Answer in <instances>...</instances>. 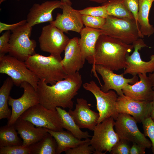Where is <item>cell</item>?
<instances>
[{"instance_id":"1","label":"cell","mask_w":154,"mask_h":154,"mask_svg":"<svg viewBox=\"0 0 154 154\" xmlns=\"http://www.w3.org/2000/svg\"><path fill=\"white\" fill-rule=\"evenodd\" d=\"M82 83L79 72L68 75L64 79L50 86L44 80H39L37 90L39 103L50 110H56V107L72 109V99L78 94Z\"/></svg>"},{"instance_id":"2","label":"cell","mask_w":154,"mask_h":154,"mask_svg":"<svg viewBox=\"0 0 154 154\" xmlns=\"http://www.w3.org/2000/svg\"><path fill=\"white\" fill-rule=\"evenodd\" d=\"M133 48V44L101 35L96 42L94 54L88 62L93 66L100 65L111 70L118 71L125 68L126 56Z\"/></svg>"},{"instance_id":"3","label":"cell","mask_w":154,"mask_h":154,"mask_svg":"<svg viewBox=\"0 0 154 154\" xmlns=\"http://www.w3.org/2000/svg\"><path fill=\"white\" fill-rule=\"evenodd\" d=\"M60 55L45 56L36 53L25 62L27 68L39 80L53 85L66 78L67 75L62 67Z\"/></svg>"},{"instance_id":"4","label":"cell","mask_w":154,"mask_h":154,"mask_svg":"<svg viewBox=\"0 0 154 154\" xmlns=\"http://www.w3.org/2000/svg\"><path fill=\"white\" fill-rule=\"evenodd\" d=\"M102 35L118 39L128 44L144 37L134 19L120 18L108 16L100 29Z\"/></svg>"},{"instance_id":"5","label":"cell","mask_w":154,"mask_h":154,"mask_svg":"<svg viewBox=\"0 0 154 154\" xmlns=\"http://www.w3.org/2000/svg\"><path fill=\"white\" fill-rule=\"evenodd\" d=\"M32 29V27L27 22L11 31L9 55L25 62L36 53V42L30 38Z\"/></svg>"},{"instance_id":"6","label":"cell","mask_w":154,"mask_h":154,"mask_svg":"<svg viewBox=\"0 0 154 154\" xmlns=\"http://www.w3.org/2000/svg\"><path fill=\"white\" fill-rule=\"evenodd\" d=\"M0 73L8 75L14 85L20 86L26 82L37 91L39 79L29 70L24 62L9 54L0 56Z\"/></svg>"},{"instance_id":"7","label":"cell","mask_w":154,"mask_h":154,"mask_svg":"<svg viewBox=\"0 0 154 154\" xmlns=\"http://www.w3.org/2000/svg\"><path fill=\"white\" fill-rule=\"evenodd\" d=\"M83 86L85 90L91 92L96 99V109L99 115L98 124L110 117L116 120L119 114L117 109V93L112 90L103 92L93 80L84 83Z\"/></svg>"},{"instance_id":"8","label":"cell","mask_w":154,"mask_h":154,"mask_svg":"<svg viewBox=\"0 0 154 154\" xmlns=\"http://www.w3.org/2000/svg\"><path fill=\"white\" fill-rule=\"evenodd\" d=\"M112 117L104 120L97 124L90 141V145L94 149V154H102L105 152L110 153L112 148L120 138L114 127L115 121Z\"/></svg>"},{"instance_id":"9","label":"cell","mask_w":154,"mask_h":154,"mask_svg":"<svg viewBox=\"0 0 154 154\" xmlns=\"http://www.w3.org/2000/svg\"><path fill=\"white\" fill-rule=\"evenodd\" d=\"M37 127H43L53 131L63 130L62 121L56 110L47 109L39 103L29 108L20 116Z\"/></svg>"},{"instance_id":"10","label":"cell","mask_w":154,"mask_h":154,"mask_svg":"<svg viewBox=\"0 0 154 154\" xmlns=\"http://www.w3.org/2000/svg\"><path fill=\"white\" fill-rule=\"evenodd\" d=\"M115 121V131L120 139L136 143L146 148L151 147L152 144L139 129L137 122L131 116L119 113Z\"/></svg>"},{"instance_id":"11","label":"cell","mask_w":154,"mask_h":154,"mask_svg":"<svg viewBox=\"0 0 154 154\" xmlns=\"http://www.w3.org/2000/svg\"><path fill=\"white\" fill-rule=\"evenodd\" d=\"M70 40L63 32L50 24L42 27L38 40L41 51L60 55Z\"/></svg>"},{"instance_id":"12","label":"cell","mask_w":154,"mask_h":154,"mask_svg":"<svg viewBox=\"0 0 154 154\" xmlns=\"http://www.w3.org/2000/svg\"><path fill=\"white\" fill-rule=\"evenodd\" d=\"M20 87L23 89V93L20 98L14 99L9 96L8 104L12 108L10 118L7 124H14L16 120L26 110L31 107L39 103L37 92L34 88L26 82L22 83Z\"/></svg>"},{"instance_id":"13","label":"cell","mask_w":154,"mask_h":154,"mask_svg":"<svg viewBox=\"0 0 154 154\" xmlns=\"http://www.w3.org/2000/svg\"><path fill=\"white\" fill-rule=\"evenodd\" d=\"M132 44L134 50L131 55L127 54L126 57V66L123 74H130L133 76L139 73L146 74L154 72V54L151 55L149 61L145 62L142 60L139 52L141 48L148 47L143 40L139 38Z\"/></svg>"},{"instance_id":"14","label":"cell","mask_w":154,"mask_h":154,"mask_svg":"<svg viewBox=\"0 0 154 154\" xmlns=\"http://www.w3.org/2000/svg\"><path fill=\"white\" fill-rule=\"evenodd\" d=\"M92 70L97 78L96 72L101 76L104 82V85L100 87L102 91L106 92L110 90H113L116 92L118 96L123 94L122 90L126 84L129 83L133 84L138 81V77L137 76L131 78H126L124 77L123 74H115L113 71L101 65H94L93 66Z\"/></svg>"},{"instance_id":"15","label":"cell","mask_w":154,"mask_h":154,"mask_svg":"<svg viewBox=\"0 0 154 154\" xmlns=\"http://www.w3.org/2000/svg\"><path fill=\"white\" fill-rule=\"evenodd\" d=\"M152 108V101H136L124 94L117 97V109L118 113L130 115L138 123H142L150 116Z\"/></svg>"},{"instance_id":"16","label":"cell","mask_w":154,"mask_h":154,"mask_svg":"<svg viewBox=\"0 0 154 154\" xmlns=\"http://www.w3.org/2000/svg\"><path fill=\"white\" fill-rule=\"evenodd\" d=\"M62 13H57L55 20L50 24L55 26L64 33L69 31L80 33L84 27L82 15L78 10L74 9L71 5L62 3Z\"/></svg>"},{"instance_id":"17","label":"cell","mask_w":154,"mask_h":154,"mask_svg":"<svg viewBox=\"0 0 154 154\" xmlns=\"http://www.w3.org/2000/svg\"><path fill=\"white\" fill-rule=\"evenodd\" d=\"M75 108L69 109L68 112L80 129H87L93 131L98 124V113L90 108V104L83 98H77Z\"/></svg>"},{"instance_id":"18","label":"cell","mask_w":154,"mask_h":154,"mask_svg":"<svg viewBox=\"0 0 154 154\" xmlns=\"http://www.w3.org/2000/svg\"><path fill=\"white\" fill-rule=\"evenodd\" d=\"M78 39L74 37L70 39L64 51L61 63L67 75L73 74L82 68L85 59L83 57L78 44Z\"/></svg>"},{"instance_id":"19","label":"cell","mask_w":154,"mask_h":154,"mask_svg":"<svg viewBox=\"0 0 154 154\" xmlns=\"http://www.w3.org/2000/svg\"><path fill=\"white\" fill-rule=\"evenodd\" d=\"M62 3L58 0L48 1L40 4L35 3L29 10L26 20L31 27L53 21L52 13L57 8L62 9Z\"/></svg>"},{"instance_id":"20","label":"cell","mask_w":154,"mask_h":154,"mask_svg":"<svg viewBox=\"0 0 154 154\" xmlns=\"http://www.w3.org/2000/svg\"><path fill=\"white\" fill-rule=\"evenodd\" d=\"M140 81L132 85L126 84L123 88V94L133 100L140 101H152L154 96L153 85L146 74L139 73Z\"/></svg>"},{"instance_id":"21","label":"cell","mask_w":154,"mask_h":154,"mask_svg":"<svg viewBox=\"0 0 154 154\" xmlns=\"http://www.w3.org/2000/svg\"><path fill=\"white\" fill-rule=\"evenodd\" d=\"M14 124L18 134L23 139L22 145L25 147H29L38 142L48 133L46 128L35 127L32 123L20 117Z\"/></svg>"},{"instance_id":"22","label":"cell","mask_w":154,"mask_h":154,"mask_svg":"<svg viewBox=\"0 0 154 154\" xmlns=\"http://www.w3.org/2000/svg\"><path fill=\"white\" fill-rule=\"evenodd\" d=\"M80 34V37L78 39V44L82 54L88 61L94 54L96 43L102 34V31L100 29L85 27L82 29Z\"/></svg>"},{"instance_id":"23","label":"cell","mask_w":154,"mask_h":154,"mask_svg":"<svg viewBox=\"0 0 154 154\" xmlns=\"http://www.w3.org/2000/svg\"><path fill=\"white\" fill-rule=\"evenodd\" d=\"M46 129L56 142V154H60L69 149L75 147L86 140V139L82 140L78 139L68 131H55Z\"/></svg>"},{"instance_id":"24","label":"cell","mask_w":154,"mask_h":154,"mask_svg":"<svg viewBox=\"0 0 154 154\" xmlns=\"http://www.w3.org/2000/svg\"><path fill=\"white\" fill-rule=\"evenodd\" d=\"M154 0H139L138 23L142 35L149 37L154 33V28L149 23V11Z\"/></svg>"},{"instance_id":"25","label":"cell","mask_w":154,"mask_h":154,"mask_svg":"<svg viewBox=\"0 0 154 154\" xmlns=\"http://www.w3.org/2000/svg\"><path fill=\"white\" fill-rule=\"evenodd\" d=\"M56 109L61 119L63 129L69 131L80 140L91 137L88 131H83L80 129L68 112L60 107H56Z\"/></svg>"},{"instance_id":"26","label":"cell","mask_w":154,"mask_h":154,"mask_svg":"<svg viewBox=\"0 0 154 154\" xmlns=\"http://www.w3.org/2000/svg\"><path fill=\"white\" fill-rule=\"evenodd\" d=\"M14 85L10 77L7 78L3 82L0 88V119L10 118L11 111L9 108L8 100L12 88Z\"/></svg>"},{"instance_id":"27","label":"cell","mask_w":154,"mask_h":154,"mask_svg":"<svg viewBox=\"0 0 154 154\" xmlns=\"http://www.w3.org/2000/svg\"><path fill=\"white\" fill-rule=\"evenodd\" d=\"M57 147L55 139L48 132L41 140L29 147L31 154H56Z\"/></svg>"},{"instance_id":"28","label":"cell","mask_w":154,"mask_h":154,"mask_svg":"<svg viewBox=\"0 0 154 154\" xmlns=\"http://www.w3.org/2000/svg\"><path fill=\"white\" fill-rule=\"evenodd\" d=\"M14 124L7 125L0 128V147L22 145L23 142L18 136Z\"/></svg>"},{"instance_id":"29","label":"cell","mask_w":154,"mask_h":154,"mask_svg":"<svg viewBox=\"0 0 154 154\" xmlns=\"http://www.w3.org/2000/svg\"><path fill=\"white\" fill-rule=\"evenodd\" d=\"M102 5L106 6L109 16L135 20L133 15L122 3L121 0H109Z\"/></svg>"},{"instance_id":"30","label":"cell","mask_w":154,"mask_h":154,"mask_svg":"<svg viewBox=\"0 0 154 154\" xmlns=\"http://www.w3.org/2000/svg\"><path fill=\"white\" fill-rule=\"evenodd\" d=\"M82 19L83 24L85 27L100 29L106 21L105 18L84 15H82Z\"/></svg>"},{"instance_id":"31","label":"cell","mask_w":154,"mask_h":154,"mask_svg":"<svg viewBox=\"0 0 154 154\" xmlns=\"http://www.w3.org/2000/svg\"><path fill=\"white\" fill-rule=\"evenodd\" d=\"M82 15H86L106 18L109 15L106 7L104 5L97 7H90L78 10Z\"/></svg>"},{"instance_id":"32","label":"cell","mask_w":154,"mask_h":154,"mask_svg":"<svg viewBox=\"0 0 154 154\" xmlns=\"http://www.w3.org/2000/svg\"><path fill=\"white\" fill-rule=\"evenodd\" d=\"M90 139H86L84 143L75 147L69 149L65 151L66 154H94V149L90 145Z\"/></svg>"},{"instance_id":"33","label":"cell","mask_w":154,"mask_h":154,"mask_svg":"<svg viewBox=\"0 0 154 154\" xmlns=\"http://www.w3.org/2000/svg\"><path fill=\"white\" fill-rule=\"evenodd\" d=\"M142 123L144 134L151 140L152 151L154 154V121L150 116L145 119Z\"/></svg>"},{"instance_id":"34","label":"cell","mask_w":154,"mask_h":154,"mask_svg":"<svg viewBox=\"0 0 154 154\" xmlns=\"http://www.w3.org/2000/svg\"><path fill=\"white\" fill-rule=\"evenodd\" d=\"M0 154H31L29 147L13 145L0 147Z\"/></svg>"},{"instance_id":"35","label":"cell","mask_w":154,"mask_h":154,"mask_svg":"<svg viewBox=\"0 0 154 154\" xmlns=\"http://www.w3.org/2000/svg\"><path fill=\"white\" fill-rule=\"evenodd\" d=\"M128 141L124 139H120L114 146L110 153L112 154H130L131 147Z\"/></svg>"},{"instance_id":"36","label":"cell","mask_w":154,"mask_h":154,"mask_svg":"<svg viewBox=\"0 0 154 154\" xmlns=\"http://www.w3.org/2000/svg\"><path fill=\"white\" fill-rule=\"evenodd\" d=\"M121 2L132 14L137 25L139 27L137 21L139 0H121Z\"/></svg>"},{"instance_id":"37","label":"cell","mask_w":154,"mask_h":154,"mask_svg":"<svg viewBox=\"0 0 154 154\" xmlns=\"http://www.w3.org/2000/svg\"><path fill=\"white\" fill-rule=\"evenodd\" d=\"M11 34L10 31H7L0 37V56L9 52V41Z\"/></svg>"},{"instance_id":"38","label":"cell","mask_w":154,"mask_h":154,"mask_svg":"<svg viewBox=\"0 0 154 154\" xmlns=\"http://www.w3.org/2000/svg\"><path fill=\"white\" fill-rule=\"evenodd\" d=\"M26 20H23L18 23L13 24H7L0 22V33L5 30L12 31L20 25L27 22Z\"/></svg>"},{"instance_id":"39","label":"cell","mask_w":154,"mask_h":154,"mask_svg":"<svg viewBox=\"0 0 154 154\" xmlns=\"http://www.w3.org/2000/svg\"><path fill=\"white\" fill-rule=\"evenodd\" d=\"M133 143L130 148V154H145L146 148L136 143Z\"/></svg>"},{"instance_id":"40","label":"cell","mask_w":154,"mask_h":154,"mask_svg":"<svg viewBox=\"0 0 154 154\" xmlns=\"http://www.w3.org/2000/svg\"><path fill=\"white\" fill-rule=\"evenodd\" d=\"M152 111L150 115V117L154 121V96L152 101Z\"/></svg>"},{"instance_id":"41","label":"cell","mask_w":154,"mask_h":154,"mask_svg":"<svg viewBox=\"0 0 154 154\" xmlns=\"http://www.w3.org/2000/svg\"><path fill=\"white\" fill-rule=\"evenodd\" d=\"M148 77L153 85H154V72L152 73H150Z\"/></svg>"},{"instance_id":"42","label":"cell","mask_w":154,"mask_h":154,"mask_svg":"<svg viewBox=\"0 0 154 154\" xmlns=\"http://www.w3.org/2000/svg\"><path fill=\"white\" fill-rule=\"evenodd\" d=\"M96 2L102 4L109 0H84Z\"/></svg>"},{"instance_id":"43","label":"cell","mask_w":154,"mask_h":154,"mask_svg":"<svg viewBox=\"0 0 154 154\" xmlns=\"http://www.w3.org/2000/svg\"><path fill=\"white\" fill-rule=\"evenodd\" d=\"M60 1L62 3H66L71 6L72 5V3L70 0H60Z\"/></svg>"},{"instance_id":"44","label":"cell","mask_w":154,"mask_h":154,"mask_svg":"<svg viewBox=\"0 0 154 154\" xmlns=\"http://www.w3.org/2000/svg\"><path fill=\"white\" fill-rule=\"evenodd\" d=\"M6 0H0V4L3 2L5 1Z\"/></svg>"},{"instance_id":"45","label":"cell","mask_w":154,"mask_h":154,"mask_svg":"<svg viewBox=\"0 0 154 154\" xmlns=\"http://www.w3.org/2000/svg\"><path fill=\"white\" fill-rule=\"evenodd\" d=\"M153 90H154V85L153 86Z\"/></svg>"},{"instance_id":"46","label":"cell","mask_w":154,"mask_h":154,"mask_svg":"<svg viewBox=\"0 0 154 154\" xmlns=\"http://www.w3.org/2000/svg\"><path fill=\"white\" fill-rule=\"evenodd\" d=\"M17 0V1H19V0Z\"/></svg>"}]
</instances>
